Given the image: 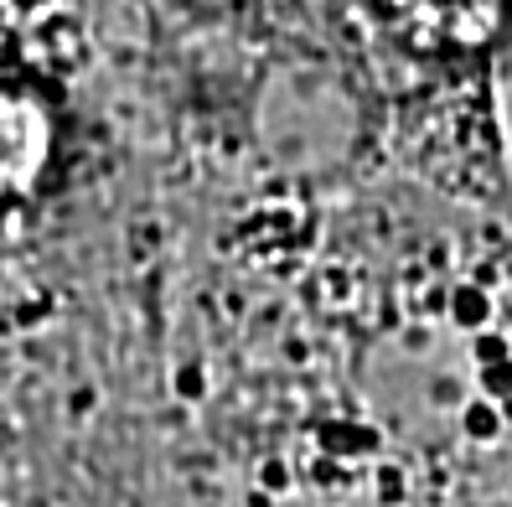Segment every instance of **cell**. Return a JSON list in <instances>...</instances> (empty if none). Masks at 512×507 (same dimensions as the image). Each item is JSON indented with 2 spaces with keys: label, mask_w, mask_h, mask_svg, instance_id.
Listing matches in <instances>:
<instances>
[{
  "label": "cell",
  "mask_w": 512,
  "mask_h": 507,
  "mask_svg": "<svg viewBox=\"0 0 512 507\" xmlns=\"http://www.w3.org/2000/svg\"><path fill=\"white\" fill-rule=\"evenodd\" d=\"M57 156V119L37 88L0 83V202L32 197Z\"/></svg>",
  "instance_id": "obj_1"
},
{
  "label": "cell",
  "mask_w": 512,
  "mask_h": 507,
  "mask_svg": "<svg viewBox=\"0 0 512 507\" xmlns=\"http://www.w3.org/2000/svg\"><path fill=\"white\" fill-rule=\"evenodd\" d=\"M383 11L414 47L456 52L497 32L507 0H383Z\"/></svg>",
  "instance_id": "obj_2"
}]
</instances>
